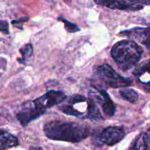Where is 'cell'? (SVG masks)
<instances>
[{
    "instance_id": "cell-1",
    "label": "cell",
    "mask_w": 150,
    "mask_h": 150,
    "mask_svg": "<svg viewBox=\"0 0 150 150\" xmlns=\"http://www.w3.org/2000/svg\"><path fill=\"white\" fill-rule=\"evenodd\" d=\"M45 136L54 141L79 142L91 135L88 126L75 122L51 121L44 125Z\"/></svg>"
},
{
    "instance_id": "cell-2",
    "label": "cell",
    "mask_w": 150,
    "mask_h": 150,
    "mask_svg": "<svg viewBox=\"0 0 150 150\" xmlns=\"http://www.w3.org/2000/svg\"><path fill=\"white\" fill-rule=\"evenodd\" d=\"M111 57L123 70H127L136 65L143 54L142 47L133 40H121L111 48Z\"/></svg>"
},
{
    "instance_id": "cell-3",
    "label": "cell",
    "mask_w": 150,
    "mask_h": 150,
    "mask_svg": "<svg viewBox=\"0 0 150 150\" xmlns=\"http://www.w3.org/2000/svg\"><path fill=\"white\" fill-rule=\"evenodd\" d=\"M95 72L105 83L113 88L125 87L132 84V80L124 78L119 75L112 67L107 64L98 66L95 68Z\"/></svg>"
},
{
    "instance_id": "cell-4",
    "label": "cell",
    "mask_w": 150,
    "mask_h": 150,
    "mask_svg": "<svg viewBox=\"0 0 150 150\" xmlns=\"http://www.w3.org/2000/svg\"><path fill=\"white\" fill-rule=\"evenodd\" d=\"M66 98L67 97L65 94L62 91L51 90L35 100L32 105L38 111L45 114L48 108L62 103L66 99Z\"/></svg>"
},
{
    "instance_id": "cell-5",
    "label": "cell",
    "mask_w": 150,
    "mask_h": 150,
    "mask_svg": "<svg viewBox=\"0 0 150 150\" xmlns=\"http://www.w3.org/2000/svg\"><path fill=\"white\" fill-rule=\"evenodd\" d=\"M125 136V131L120 126H111L103 130L99 137L101 144L108 146H113L121 142Z\"/></svg>"
},
{
    "instance_id": "cell-6",
    "label": "cell",
    "mask_w": 150,
    "mask_h": 150,
    "mask_svg": "<svg viewBox=\"0 0 150 150\" xmlns=\"http://www.w3.org/2000/svg\"><path fill=\"white\" fill-rule=\"evenodd\" d=\"M95 1L99 5L114 10L136 11L144 8V5L132 0H95Z\"/></svg>"
},
{
    "instance_id": "cell-7",
    "label": "cell",
    "mask_w": 150,
    "mask_h": 150,
    "mask_svg": "<svg viewBox=\"0 0 150 150\" xmlns=\"http://www.w3.org/2000/svg\"><path fill=\"white\" fill-rule=\"evenodd\" d=\"M120 35L137 40L141 43L150 47V28H134L123 31L120 32Z\"/></svg>"
},
{
    "instance_id": "cell-8",
    "label": "cell",
    "mask_w": 150,
    "mask_h": 150,
    "mask_svg": "<svg viewBox=\"0 0 150 150\" xmlns=\"http://www.w3.org/2000/svg\"><path fill=\"white\" fill-rule=\"evenodd\" d=\"M43 114V113L38 111L33 105H32L31 106L26 108V109L22 110L21 111L18 113L16 117L21 125L25 127V126L28 125L31 122L37 120Z\"/></svg>"
},
{
    "instance_id": "cell-9",
    "label": "cell",
    "mask_w": 150,
    "mask_h": 150,
    "mask_svg": "<svg viewBox=\"0 0 150 150\" xmlns=\"http://www.w3.org/2000/svg\"><path fill=\"white\" fill-rule=\"evenodd\" d=\"M95 89L98 90V93L100 95V102L101 105L103 112L108 117H112L115 114L116 106L112 100L110 98L109 95H108L106 92L103 89H100L98 87H95Z\"/></svg>"
},
{
    "instance_id": "cell-10",
    "label": "cell",
    "mask_w": 150,
    "mask_h": 150,
    "mask_svg": "<svg viewBox=\"0 0 150 150\" xmlns=\"http://www.w3.org/2000/svg\"><path fill=\"white\" fill-rule=\"evenodd\" d=\"M18 144V139L7 131L0 129V150H6Z\"/></svg>"
},
{
    "instance_id": "cell-11",
    "label": "cell",
    "mask_w": 150,
    "mask_h": 150,
    "mask_svg": "<svg viewBox=\"0 0 150 150\" xmlns=\"http://www.w3.org/2000/svg\"><path fill=\"white\" fill-rule=\"evenodd\" d=\"M86 119L92 120V121H99L102 120L103 117L100 114L99 108L98 107L97 104L94 101L93 99L90 98L89 103V108H88L87 116Z\"/></svg>"
},
{
    "instance_id": "cell-12",
    "label": "cell",
    "mask_w": 150,
    "mask_h": 150,
    "mask_svg": "<svg viewBox=\"0 0 150 150\" xmlns=\"http://www.w3.org/2000/svg\"><path fill=\"white\" fill-rule=\"evenodd\" d=\"M120 94L122 98L125 100L130 103H136L139 98V95L137 91L131 88L121 89L120 91Z\"/></svg>"
},
{
    "instance_id": "cell-13",
    "label": "cell",
    "mask_w": 150,
    "mask_h": 150,
    "mask_svg": "<svg viewBox=\"0 0 150 150\" xmlns=\"http://www.w3.org/2000/svg\"><path fill=\"white\" fill-rule=\"evenodd\" d=\"M146 149H147V136L144 133H142L136 139L130 150H146Z\"/></svg>"
},
{
    "instance_id": "cell-14",
    "label": "cell",
    "mask_w": 150,
    "mask_h": 150,
    "mask_svg": "<svg viewBox=\"0 0 150 150\" xmlns=\"http://www.w3.org/2000/svg\"><path fill=\"white\" fill-rule=\"evenodd\" d=\"M145 73H148L150 74V60H146V61L144 62L142 64H139L136 70L133 72V74L135 76H142V75L144 74Z\"/></svg>"
},
{
    "instance_id": "cell-15",
    "label": "cell",
    "mask_w": 150,
    "mask_h": 150,
    "mask_svg": "<svg viewBox=\"0 0 150 150\" xmlns=\"http://www.w3.org/2000/svg\"><path fill=\"white\" fill-rule=\"evenodd\" d=\"M21 54L22 55L21 59H18V61L21 63V64H24L25 63V59H26L27 57H29L32 56V53H33V48H32V45L31 44H26V45L23 47L22 48L20 49Z\"/></svg>"
},
{
    "instance_id": "cell-16",
    "label": "cell",
    "mask_w": 150,
    "mask_h": 150,
    "mask_svg": "<svg viewBox=\"0 0 150 150\" xmlns=\"http://www.w3.org/2000/svg\"><path fill=\"white\" fill-rule=\"evenodd\" d=\"M58 19L59 21H62L64 23L66 30L68 32H70V33H75V32H77L79 31H80V28L76 23L69 21L66 20L65 18H63L62 17H59Z\"/></svg>"
},
{
    "instance_id": "cell-17",
    "label": "cell",
    "mask_w": 150,
    "mask_h": 150,
    "mask_svg": "<svg viewBox=\"0 0 150 150\" xmlns=\"http://www.w3.org/2000/svg\"><path fill=\"white\" fill-rule=\"evenodd\" d=\"M0 32L5 35L9 34V24L6 21H0Z\"/></svg>"
},
{
    "instance_id": "cell-18",
    "label": "cell",
    "mask_w": 150,
    "mask_h": 150,
    "mask_svg": "<svg viewBox=\"0 0 150 150\" xmlns=\"http://www.w3.org/2000/svg\"><path fill=\"white\" fill-rule=\"evenodd\" d=\"M132 1H135L136 3H139V4H146V5H150V0H132Z\"/></svg>"
},
{
    "instance_id": "cell-19",
    "label": "cell",
    "mask_w": 150,
    "mask_h": 150,
    "mask_svg": "<svg viewBox=\"0 0 150 150\" xmlns=\"http://www.w3.org/2000/svg\"><path fill=\"white\" fill-rule=\"evenodd\" d=\"M28 19H29V18H28V17L22 18L19 19V20L13 21H12V23H13V24H16V23H23V22L26 21H27Z\"/></svg>"
},
{
    "instance_id": "cell-20",
    "label": "cell",
    "mask_w": 150,
    "mask_h": 150,
    "mask_svg": "<svg viewBox=\"0 0 150 150\" xmlns=\"http://www.w3.org/2000/svg\"><path fill=\"white\" fill-rule=\"evenodd\" d=\"M149 91H150V90H149Z\"/></svg>"
}]
</instances>
